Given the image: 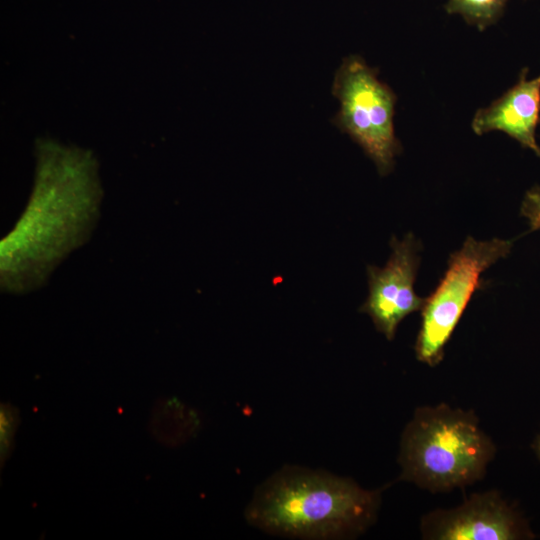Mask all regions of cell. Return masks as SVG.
Masks as SVG:
<instances>
[{"mask_svg": "<svg viewBox=\"0 0 540 540\" xmlns=\"http://www.w3.org/2000/svg\"><path fill=\"white\" fill-rule=\"evenodd\" d=\"M512 247L513 241L508 239L479 241L467 237L461 248L450 255L443 277L421 309V326L415 342L419 361L429 366L441 362L445 346L472 296L484 285L482 274L507 257Z\"/></svg>", "mask_w": 540, "mask_h": 540, "instance_id": "obj_4", "label": "cell"}, {"mask_svg": "<svg viewBox=\"0 0 540 540\" xmlns=\"http://www.w3.org/2000/svg\"><path fill=\"white\" fill-rule=\"evenodd\" d=\"M379 491L323 471L286 466L256 490L247 521L273 535L340 539L362 533L375 520Z\"/></svg>", "mask_w": 540, "mask_h": 540, "instance_id": "obj_2", "label": "cell"}, {"mask_svg": "<svg viewBox=\"0 0 540 540\" xmlns=\"http://www.w3.org/2000/svg\"><path fill=\"white\" fill-rule=\"evenodd\" d=\"M391 254L383 268L367 267L369 293L360 311L375 328L392 340L400 322L421 310L425 298L418 296L414 283L420 263V244L412 233L390 240Z\"/></svg>", "mask_w": 540, "mask_h": 540, "instance_id": "obj_6", "label": "cell"}, {"mask_svg": "<svg viewBox=\"0 0 540 540\" xmlns=\"http://www.w3.org/2000/svg\"><path fill=\"white\" fill-rule=\"evenodd\" d=\"M18 423V410L8 403H2L0 410V455L2 464L7 460L13 450L14 436Z\"/></svg>", "mask_w": 540, "mask_h": 540, "instance_id": "obj_10", "label": "cell"}, {"mask_svg": "<svg viewBox=\"0 0 540 540\" xmlns=\"http://www.w3.org/2000/svg\"><path fill=\"white\" fill-rule=\"evenodd\" d=\"M332 93L340 104L334 124L360 145L380 175L390 173L401 152L394 131L393 91L360 56L351 55L337 70Z\"/></svg>", "mask_w": 540, "mask_h": 540, "instance_id": "obj_5", "label": "cell"}, {"mask_svg": "<svg viewBox=\"0 0 540 540\" xmlns=\"http://www.w3.org/2000/svg\"><path fill=\"white\" fill-rule=\"evenodd\" d=\"M35 154L27 206L0 243V285L11 294L44 286L56 267L89 240L100 216L103 190L90 151L41 139Z\"/></svg>", "mask_w": 540, "mask_h": 540, "instance_id": "obj_1", "label": "cell"}, {"mask_svg": "<svg viewBox=\"0 0 540 540\" xmlns=\"http://www.w3.org/2000/svg\"><path fill=\"white\" fill-rule=\"evenodd\" d=\"M520 213L527 219L530 230H540V186H535L526 192Z\"/></svg>", "mask_w": 540, "mask_h": 540, "instance_id": "obj_11", "label": "cell"}, {"mask_svg": "<svg viewBox=\"0 0 540 540\" xmlns=\"http://www.w3.org/2000/svg\"><path fill=\"white\" fill-rule=\"evenodd\" d=\"M527 69L519 81L488 107L479 109L471 126L477 135L502 131L540 157L536 128L540 121V76L526 79Z\"/></svg>", "mask_w": 540, "mask_h": 540, "instance_id": "obj_8", "label": "cell"}, {"mask_svg": "<svg viewBox=\"0 0 540 540\" xmlns=\"http://www.w3.org/2000/svg\"><path fill=\"white\" fill-rule=\"evenodd\" d=\"M507 0H449V14H459L480 30L494 24L502 15Z\"/></svg>", "mask_w": 540, "mask_h": 540, "instance_id": "obj_9", "label": "cell"}, {"mask_svg": "<svg viewBox=\"0 0 540 540\" xmlns=\"http://www.w3.org/2000/svg\"><path fill=\"white\" fill-rule=\"evenodd\" d=\"M494 453L471 411L421 407L402 436L401 479L432 492L464 487L483 476Z\"/></svg>", "mask_w": 540, "mask_h": 540, "instance_id": "obj_3", "label": "cell"}, {"mask_svg": "<svg viewBox=\"0 0 540 540\" xmlns=\"http://www.w3.org/2000/svg\"><path fill=\"white\" fill-rule=\"evenodd\" d=\"M532 447H533V450L535 451L536 456L540 460V432L537 434Z\"/></svg>", "mask_w": 540, "mask_h": 540, "instance_id": "obj_12", "label": "cell"}, {"mask_svg": "<svg viewBox=\"0 0 540 540\" xmlns=\"http://www.w3.org/2000/svg\"><path fill=\"white\" fill-rule=\"evenodd\" d=\"M424 538L438 540L532 539L527 522L496 492L472 495L451 510H438L422 521Z\"/></svg>", "mask_w": 540, "mask_h": 540, "instance_id": "obj_7", "label": "cell"}]
</instances>
